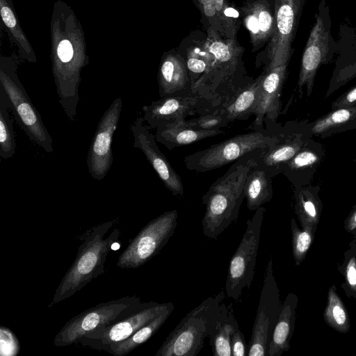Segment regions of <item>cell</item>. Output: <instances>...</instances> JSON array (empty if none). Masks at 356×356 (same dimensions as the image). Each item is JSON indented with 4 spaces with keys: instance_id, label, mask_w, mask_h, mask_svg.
I'll return each instance as SVG.
<instances>
[{
    "instance_id": "7",
    "label": "cell",
    "mask_w": 356,
    "mask_h": 356,
    "mask_svg": "<svg viewBox=\"0 0 356 356\" xmlns=\"http://www.w3.org/2000/svg\"><path fill=\"white\" fill-rule=\"evenodd\" d=\"M140 298L123 297L98 304L70 318L54 339L58 347L70 346L81 341L90 332L121 319L130 308L138 307Z\"/></svg>"
},
{
    "instance_id": "13",
    "label": "cell",
    "mask_w": 356,
    "mask_h": 356,
    "mask_svg": "<svg viewBox=\"0 0 356 356\" xmlns=\"http://www.w3.org/2000/svg\"><path fill=\"white\" fill-rule=\"evenodd\" d=\"M330 40L327 24L322 15H316V22L310 31L301 60L298 81L300 98H302L304 87L307 97L312 94L318 68L328 61Z\"/></svg>"
},
{
    "instance_id": "34",
    "label": "cell",
    "mask_w": 356,
    "mask_h": 356,
    "mask_svg": "<svg viewBox=\"0 0 356 356\" xmlns=\"http://www.w3.org/2000/svg\"><path fill=\"white\" fill-rule=\"evenodd\" d=\"M356 106V85L346 91L332 103V110L342 108Z\"/></svg>"
},
{
    "instance_id": "33",
    "label": "cell",
    "mask_w": 356,
    "mask_h": 356,
    "mask_svg": "<svg viewBox=\"0 0 356 356\" xmlns=\"http://www.w3.org/2000/svg\"><path fill=\"white\" fill-rule=\"evenodd\" d=\"M232 356L248 355L245 337L238 325L236 327L231 338Z\"/></svg>"
},
{
    "instance_id": "6",
    "label": "cell",
    "mask_w": 356,
    "mask_h": 356,
    "mask_svg": "<svg viewBox=\"0 0 356 356\" xmlns=\"http://www.w3.org/2000/svg\"><path fill=\"white\" fill-rule=\"evenodd\" d=\"M0 85L4 89L18 125L32 142L46 152L51 153L54 150L53 140L42 120L40 113L20 83L14 67L1 64Z\"/></svg>"
},
{
    "instance_id": "12",
    "label": "cell",
    "mask_w": 356,
    "mask_h": 356,
    "mask_svg": "<svg viewBox=\"0 0 356 356\" xmlns=\"http://www.w3.org/2000/svg\"><path fill=\"white\" fill-rule=\"evenodd\" d=\"M313 136L310 123L288 122L282 127L277 142L254 156V164L267 170L274 177L281 166L290 160Z\"/></svg>"
},
{
    "instance_id": "19",
    "label": "cell",
    "mask_w": 356,
    "mask_h": 356,
    "mask_svg": "<svg viewBox=\"0 0 356 356\" xmlns=\"http://www.w3.org/2000/svg\"><path fill=\"white\" fill-rule=\"evenodd\" d=\"M158 83L160 97L191 90L186 63L179 56H165L159 67Z\"/></svg>"
},
{
    "instance_id": "8",
    "label": "cell",
    "mask_w": 356,
    "mask_h": 356,
    "mask_svg": "<svg viewBox=\"0 0 356 356\" xmlns=\"http://www.w3.org/2000/svg\"><path fill=\"white\" fill-rule=\"evenodd\" d=\"M177 217V211L174 209L149 221L120 254L117 266L136 268L156 255L173 235Z\"/></svg>"
},
{
    "instance_id": "10",
    "label": "cell",
    "mask_w": 356,
    "mask_h": 356,
    "mask_svg": "<svg viewBox=\"0 0 356 356\" xmlns=\"http://www.w3.org/2000/svg\"><path fill=\"white\" fill-rule=\"evenodd\" d=\"M142 110L145 122L154 129L163 124L186 120L195 114L212 113L210 106L191 90L161 97L143 106Z\"/></svg>"
},
{
    "instance_id": "27",
    "label": "cell",
    "mask_w": 356,
    "mask_h": 356,
    "mask_svg": "<svg viewBox=\"0 0 356 356\" xmlns=\"http://www.w3.org/2000/svg\"><path fill=\"white\" fill-rule=\"evenodd\" d=\"M0 8L1 16L4 24L10 30L23 51L29 56V60L35 61L34 54L30 43L22 31L13 10L6 0H0Z\"/></svg>"
},
{
    "instance_id": "5",
    "label": "cell",
    "mask_w": 356,
    "mask_h": 356,
    "mask_svg": "<svg viewBox=\"0 0 356 356\" xmlns=\"http://www.w3.org/2000/svg\"><path fill=\"white\" fill-rule=\"evenodd\" d=\"M266 209L260 207L247 220L241 242L229 261L225 293L227 297L240 302L243 290L250 289L254 276L261 225Z\"/></svg>"
},
{
    "instance_id": "40",
    "label": "cell",
    "mask_w": 356,
    "mask_h": 356,
    "mask_svg": "<svg viewBox=\"0 0 356 356\" xmlns=\"http://www.w3.org/2000/svg\"><path fill=\"white\" fill-rule=\"evenodd\" d=\"M212 2L217 11H220L223 6V0H212Z\"/></svg>"
},
{
    "instance_id": "30",
    "label": "cell",
    "mask_w": 356,
    "mask_h": 356,
    "mask_svg": "<svg viewBox=\"0 0 356 356\" xmlns=\"http://www.w3.org/2000/svg\"><path fill=\"white\" fill-rule=\"evenodd\" d=\"M186 120L193 127L204 130L221 129L230 123L227 117L219 112L200 115L196 118Z\"/></svg>"
},
{
    "instance_id": "3",
    "label": "cell",
    "mask_w": 356,
    "mask_h": 356,
    "mask_svg": "<svg viewBox=\"0 0 356 356\" xmlns=\"http://www.w3.org/2000/svg\"><path fill=\"white\" fill-rule=\"evenodd\" d=\"M113 224V220L104 222L90 227L82 234L75 259L56 290L49 307L73 296L104 273L107 255L120 234V229L115 228L105 237Z\"/></svg>"
},
{
    "instance_id": "36",
    "label": "cell",
    "mask_w": 356,
    "mask_h": 356,
    "mask_svg": "<svg viewBox=\"0 0 356 356\" xmlns=\"http://www.w3.org/2000/svg\"><path fill=\"white\" fill-rule=\"evenodd\" d=\"M347 280L350 285L355 288L356 286V267L353 262H350L346 270Z\"/></svg>"
},
{
    "instance_id": "23",
    "label": "cell",
    "mask_w": 356,
    "mask_h": 356,
    "mask_svg": "<svg viewBox=\"0 0 356 356\" xmlns=\"http://www.w3.org/2000/svg\"><path fill=\"white\" fill-rule=\"evenodd\" d=\"M262 74L250 83L231 102L217 112L223 113L230 122L236 120L248 118L252 115L257 104Z\"/></svg>"
},
{
    "instance_id": "29",
    "label": "cell",
    "mask_w": 356,
    "mask_h": 356,
    "mask_svg": "<svg viewBox=\"0 0 356 356\" xmlns=\"http://www.w3.org/2000/svg\"><path fill=\"white\" fill-rule=\"evenodd\" d=\"M325 316L330 323L334 327L344 330L348 325V316L340 300L334 292L329 294V303L325 311Z\"/></svg>"
},
{
    "instance_id": "39",
    "label": "cell",
    "mask_w": 356,
    "mask_h": 356,
    "mask_svg": "<svg viewBox=\"0 0 356 356\" xmlns=\"http://www.w3.org/2000/svg\"><path fill=\"white\" fill-rule=\"evenodd\" d=\"M348 225L350 229L356 227V209L352 213Z\"/></svg>"
},
{
    "instance_id": "32",
    "label": "cell",
    "mask_w": 356,
    "mask_h": 356,
    "mask_svg": "<svg viewBox=\"0 0 356 356\" xmlns=\"http://www.w3.org/2000/svg\"><path fill=\"white\" fill-rule=\"evenodd\" d=\"M293 250L296 261H300L308 250L311 242V234L308 231L300 232L298 230L293 220Z\"/></svg>"
},
{
    "instance_id": "15",
    "label": "cell",
    "mask_w": 356,
    "mask_h": 356,
    "mask_svg": "<svg viewBox=\"0 0 356 356\" xmlns=\"http://www.w3.org/2000/svg\"><path fill=\"white\" fill-rule=\"evenodd\" d=\"M149 128L145 124L143 118L139 117L135 120L130 127L134 147L143 152L165 186L172 195L181 197L184 195L181 178L160 151L155 136L150 131Z\"/></svg>"
},
{
    "instance_id": "26",
    "label": "cell",
    "mask_w": 356,
    "mask_h": 356,
    "mask_svg": "<svg viewBox=\"0 0 356 356\" xmlns=\"http://www.w3.org/2000/svg\"><path fill=\"white\" fill-rule=\"evenodd\" d=\"M238 325L231 304L227 319L220 325L214 335L209 339L213 356L232 355L231 338Z\"/></svg>"
},
{
    "instance_id": "37",
    "label": "cell",
    "mask_w": 356,
    "mask_h": 356,
    "mask_svg": "<svg viewBox=\"0 0 356 356\" xmlns=\"http://www.w3.org/2000/svg\"><path fill=\"white\" fill-rule=\"evenodd\" d=\"M203 6L204 12L208 17H212L216 12L215 6L211 0H200Z\"/></svg>"
},
{
    "instance_id": "18",
    "label": "cell",
    "mask_w": 356,
    "mask_h": 356,
    "mask_svg": "<svg viewBox=\"0 0 356 356\" xmlns=\"http://www.w3.org/2000/svg\"><path fill=\"white\" fill-rule=\"evenodd\" d=\"M224 134L222 129L204 130L194 128L186 120L158 127L155 138L157 142L167 149H172Z\"/></svg>"
},
{
    "instance_id": "35",
    "label": "cell",
    "mask_w": 356,
    "mask_h": 356,
    "mask_svg": "<svg viewBox=\"0 0 356 356\" xmlns=\"http://www.w3.org/2000/svg\"><path fill=\"white\" fill-rule=\"evenodd\" d=\"M245 24L250 32L252 43L257 44L259 35V24L258 19L252 10L245 17Z\"/></svg>"
},
{
    "instance_id": "20",
    "label": "cell",
    "mask_w": 356,
    "mask_h": 356,
    "mask_svg": "<svg viewBox=\"0 0 356 356\" xmlns=\"http://www.w3.org/2000/svg\"><path fill=\"white\" fill-rule=\"evenodd\" d=\"M313 136L325 138L334 134L356 129V106L331 110L310 122Z\"/></svg>"
},
{
    "instance_id": "38",
    "label": "cell",
    "mask_w": 356,
    "mask_h": 356,
    "mask_svg": "<svg viewBox=\"0 0 356 356\" xmlns=\"http://www.w3.org/2000/svg\"><path fill=\"white\" fill-rule=\"evenodd\" d=\"M224 13L227 17H238V11L232 8H226L224 11Z\"/></svg>"
},
{
    "instance_id": "16",
    "label": "cell",
    "mask_w": 356,
    "mask_h": 356,
    "mask_svg": "<svg viewBox=\"0 0 356 356\" xmlns=\"http://www.w3.org/2000/svg\"><path fill=\"white\" fill-rule=\"evenodd\" d=\"M172 304L173 303L154 302L146 303L139 310L131 314L127 317L88 332L83 339L98 341L99 345L104 346L122 341L131 336Z\"/></svg>"
},
{
    "instance_id": "25",
    "label": "cell",
    "mask_w": 356,
    "mask_h": 356,
    "mask_svg": "<svg viewBox=\"0 0 356 356\" xmlns=\"http://www.w3.org/2000/svg\"><path fill=\"white\" fill-rule=\"evenodd\" d=\"M9 100L0 85V156L3 159L12 158L16 151L13 120L9 115Z\"/></svg>"
},
{
    "instance_id": "28",
    "label": "cell",
    "mask_w": 356,
    "mask_h": 356,
    "mask_svg": "<svg viewBox=\"0 0 356 356\" xmlns=\"http://www.w3.org/2000/svg\"><path fill=\"white\" fill-rule=\"evenodd\" d=\"M252 10L255 14L259 24L257 44L273 35L275 30V19L273 18L268 8L262 3H258L254 5Z\"/></svg>"
},
{
    "instance_id": "11",
    "label": "cell",
    "mask_w": 356,
    "mask_h": 356,
    "mask_svg": "<svg viewBox=\"0 0 356 356\" xmlns=\"http://www.w3.org/2000/svg\"><path fill=\"white\" fill-rule=\"evenodd\" d=\"M122 108L121 97L115 99L101 118L87 156V166L90 176L103 179L113 164L112 140L118 127Z\"/></svg>"
},
{
    "instance_id": "24",
    "label": "cell",
    "mask_w": 356,
    "mask_h": 356,
    "mask_svg": "<svg viewBox=\"0 0 356 356\" xmlns=\"http://www.w3.org/2000/svg\"><path fill=\"white\" fill-rule=\"evenodd\" d=\"M292 300L291 296H288L282 306L268 346L266 356H279L289 347L293 312Z\"/></svg>"
},
{
    "instance_id": "17",
    "label": "cell",
    "mask_w": 356,
    "mask_h": 356,
    "mask_svg": "<svg viewBox=\"0 0 356 356\" xmlns=\"http://www.w3.org/2000/svg\"><path fill=\"white\" fill-rule=\"evenodd\" d=\"M325 153L323 145L311 138L290 160L281 166L280 172L294 188L311 184Z\"/></svg>"
},
{
    "instance_id": "14",
    "label": "cell",
    "mask_w": 356,
    "mask_h": 356,
    "mask_svg": "<svg viewBox=\"0 0 356 356\" xmlns=\"http://www.w3.org/2000/svg\"><path fill=\"white\" fill-rule=\"evenodd\" d=\"M303 0H276L275 26L268 49V65L289 63Z\"/></svg>"
},
{
    "instance_id": "41",
    "label": "cell",
    "mask_w": 356,
    "mask_h": 356,
    "mask_svg": "<svg viewBox=\"0 0 356 356\" xmlns=\"http://www.w3.org/2000/svg\"><path fill=\"white\" fill-rule=\"evenodd\" d=\"M356 160V159H355Z\"/></svg>"
},
{
    "instance_id": "4",
    "label": "cell",
    "mask_w": 356,
    "mask_h": 356,
    "mask_svg": "<svg viewBox=\"0 0 356 356\" xmlns=\"http://www.w3.org/2000/svg\"><path fill=\"white\" fill-rule=\"evenodd\" d=\"M282 130V127H278L273 130L253 131L236 135L188 155L184 158V164L188 170L197 172L216 170L270 148L279 140Z\"/></svg>"
},
{
    "instance_id": "21",
    "label": "cell",
    "mask_w": 356,
    "mask_h": 356,
    "mask_svg": "<svg viewBox=\"0 0 356 356\" xmlns=\"http://www.w3.org/2000/svg\"><path fill=\"white\" fill-rule=\"evenodd\" d=\"M272 175L265 168L254 164L250 169L244 186L248 209L255 211L273 197Z\"/></svg>"
},
{
    "instance_id": "2",
    "label": "cell",
    "mask_w": 356,
    "mask_h": 356,
    "mask_svg": "<svg viewBox=\"0 0 356 356\" xmlns=\"http://www.w3.org/2000/svg\"><path fill=\"white\" fill-rule=\"evenodd\" d=\"M221 291L202 301L189 312L168 334L155 356H195L228 318L229 305L223 300Z\"/></svg>"
},
{
    "instance_id": "31",
    "label": "cell",
    "mask_w": 356,
    "mask_h": 356,
    "mask_svg": "<svg viewBox=\"0 0 356 356\" xmlns=\"http://www.w3.org/2000/svg\"><path fill=\"white\" fill-rule=\"evenodd\" d=\"M0 350L1 356H15L20 350L18 339L8 327H0Z\"/></svg>"
},
{
    "instance_id": "1",
    "label": "cell",
    "mask_w": 356,
    "mask_h": 356,
    "mask_svg": "<svg viewBox=\"0 0 356 356\" xmlns=\"http://www.w3.org/2000/svg\"><path fill=\"white\" fill-rule=\"evenodd\" d=\"M257 154L233 162L227 171L217 179L202 196V203L206 206L202 220V232L209 238L217 239L237 220L245 199L246 179Z\"/></svg>"
},
{
    "instance_id": "22",
    "label": "cell",
    "mask_w": 356,
    "mask_h": 356,
    "mask_svg": "<svg viewBox=\"0 0 356 356\" xmlns=\"http://www.w3.org/2000/svg\"><path fill=\"white\" fill-rule=\"evenodd\" d=\"M174 304L159 314L154 319L138 330L131 336L118 342L106 346V350L118 355H125L152 337L164 324L174 310Z\"/></svg>"
},
{
    "instance_id": "9",
    "label": "cell",
    "mask_w": 356,
    "mask_h": 356,
    "mask_svg": "<svg viewBox=\"0 0 356 356\" xmlns=\"http://www.w3.org/2000/svg\"><path fill=\"white\" fill-rule=\"evenodd\" d=\"M282 308L279 291L273 275L272 257L270 255L248 346V356H266L268 346Z\"/></svg>"
}]
</instances>
